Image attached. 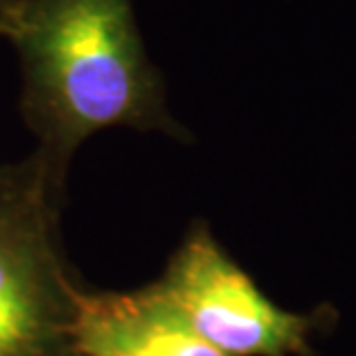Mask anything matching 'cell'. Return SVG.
I'll use <instances>...</instances> for the list:
<instances>
[{
	"label": "cell",
	"instance_id": "cell-1",
	"mask_svg": "<svg viewBox=\"0 0 356 356\" xmlns=\"http://www.w3.org/2000/svg\"><path fill=\"white\" fill-rule=\"evenodd\" d=\"M7 42L24 79L21 111L58 178L76 148L109 127L188 139L132 0H21Z\"/></svg>",
	"mask_w": 356,
	"mask_h": 356
},
{
	"label": "cell",
	"instance_id": "cell-4",
	"mask_svg": "<svg viewBox=\"0 0 356 356\" xmlns=\"http://www.w3.org/2000/svg\"><path fill=\"white\" fill-rule=\"evenodd\" d=\"M76 356H225L195 336L151 287L130 294H74Z\"/></svg>",
	"mask_w": 356,
	"mask_h": 356
},
{
	"label": "cell",
	"instance_id": "cell-5",
	"mask_svg": "<svg viewBox=\"0 0 356 356\" xmlns=\"http://www.w3.org/2000/svg\"><path fill=\"white\" fill-rule=\"evenodd\" d=\"M21 0H0V38L10 40V35L17 28Z\"/></svg>",
	"mask_w": 356,
	"mask_h": 356
},
{
	"label": "cell",
	"instance_id": "cell-2",
	"mask_svg": "<svg viewBox=\"0 0 356 356\" xmlns=\"http://www.w3.org/2000/svg\"><path fill=\"white\" fill-rule=\"evenodd\" d=\"M47 158L0 167V356H76V289L54 250V190Z\"/></svg>",
	"mask_w": 356,
	"mask_h": 356
},
{
	"label": "cell",
	"instance_id": "cell-3",
	"mask_svg": "<svg viewBox=\"0 0 356 356\" xmlns=\"http://www.w3.org/2000/svg\"><path fill=\"white\" fill-rule=\"evenodd\" d=\"M153 289L225 356H310V336L322 322L275 305L206 225L192 227Z\"/></svg>",
	"mask_w": 356,
	"mask_h": 356
}]
</instances>
